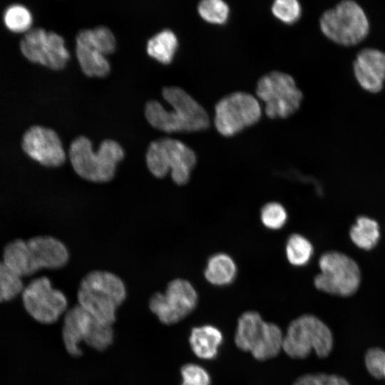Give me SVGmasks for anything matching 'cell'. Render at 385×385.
Instances as JSON below:
<instances>
[{"label":"cell","instance_id":"24","mask_svg":"<svg viewBox=\"0 0 385 385\" xmlns=\"http://www.w3.org/2000/svg\"><path fill=\"white\" fill-rule=\"evenodd\" d=\"M313 250L310 241L300 234L291 235L285 245L287 261L294 267L306 265L312 258Z\"/></svg>","mask_w":385,"mask_h":385},{"label":"cell","instance_id":"18","mask_svg":"<svg viewBox=\"0 0 385 385\" xmlns=\"http://www.w3.org/2000/svg\"><path fill=\"white\" fill-rule=\"evenodd\" d=\"M237 273V267L235 260L224 252H217L210 256L204 270L206 280L216 286L231 284L235 280Z\"/></svg>","mask_w":385,"mask_h":385},{"label":"cell","instance_id":"19","mask_svg":"<svg viewBox=\"0 0 385 385\" xmlns=\"http://www.w3.org/2000/svg\"><path fill=\"white\" fill-rule=\"evenodd\" d=\"M222 340V335L218 329L211 325H205L192 329L189 342L197 356L210 359L217 355Z\"/></svg>","mask_w":385,"mask_h":385},{"label":"cell","instance_id":"7","mask_svg":"<svg viewBox=\"0 0 385 385\" xmlns=\"http://www.w3.org/2000/svg\"><path fill=\"white\" fill-rule=\"evenodd\" d=\"M333 347L330 329L314 315L304 314L294 319L284 336L282 349L292 358L303 359L312 351L327 357Z\"/></svg>","mask_w":385,"mask_h":385},{"label":"cell","instance_id":"15","mask_svg":"<svg viewBox=\"0 0 385 385\" xmlns=\"http://www.w3.org/2000/svg\"><path fill=\"white\" fill-rule=\"evenodd\" d=\"M20 49L30 61L55 70L63 68L70 58L63 38L42 28L26 31L20 41Z\"/></svg>","mask_w":385,"mask_h":385},{"label":"cell","instance_id":"3","mask_svg":"<svg viewBox=\"0 0 385 385\" xmlns=\"http://www.w3.org/2000/svg\"><path fill=\"white\" fill-rule=\"evenodd\" d=\"M127 296L122 279L107 270H94L81 279L78 291V304L98 321L113 325L116 310Z\"/></svg>","mask_w":385,"mask_h":385},{"label":"cell","instance_id":"5","mask_svg":"<svg viewBox=\"0 0 385 385\" xmlns=\"http://www.w3.org/2000/svg\"><path fill=\"white\" fill-rule=\"evenodd\" d=\"M145 163L155 178L162 179L170 173L173 182L182 186L188 183L197 157L192 149L182 141L161 138L149 144Z\"/></svg>","mask_w":385,"mask_h":385},{"label":"cell","instance_id":"8","mask_svg":"<svg viewBox=\"0 0 385 385\" xmlns=\"http://www.w3.org/2000/svg\"><path fill=\"white\" fill-rule=\"evenodd\" d=\"M283 339L279 327L265 322L256 312H246L238 319L235 344L257 360L276 356L282 349Z\"/></svg>","mask_w":385,"mask_h":385},{"label":"cell","instance_id":"27","mask_svg":"<svg viewBox=\"0 0 385 385\" xmlns=\"http://www.w3.org/2000/svg\"><path fill=\"white\" fill-rule=\"evenodd\" d=\"M230 11L228 4L222 0H203L197 5L200 16L212 24H225L229 19Z\"/></svg>","mask_w":385,"mask_h":385},{"label":"cell","instance_id":"31","mask_svg":"<svg viewBox=\"0 0 385 385\" xmlns=\"http://www.w3.org/2000/svg\"><path fill=\"white\" fill-rule=\"evenodd\" d=\"M183 378L181 385H210L208 373L200 366L195 364H185L180 370Z\"/></svg>","mask_w":385,"mask_h":385},{"label":"cell","instance_id":"9","mask_svg":"<svg viewBox=\"0 0 385 385\" xmlns=\"http://www.w3.org/2000/svg\"><path fill=\"white\" fill-rule=\"evenodd\" d=\"M319 26L324 36L343 46L360 43L369 29L364 10L354 1H343L324 12Z\"/></svg>","mask_w":385,"mask_h":385},{"label":"cell","instance_id":"17","mask_svg":"<svg viewBox=\"0 0 385 385\" xmlns=\"http://www.w3.org/2000/svg\"><path fill=\"white\" fill-rule=\"evenodd\" d=\"M359 84L371 93L379 92L385 81V53L372 48L361 50L353 63Z\"/></svg>","mask_w":385,"mask_h":385},{"label":"cell","instance_id":"14","mask_svg":"<svg viewBox=\"0 0 385 385\" xmlns=\"http://www.w3.org/2000/svg\"><path fill=\"white\" fill-rule=\"evenodd\" d=\"M197 294L185 279L171 280L163 293L155 292L148 302L150 311L166 325L175 324L187 317L196 307Z\"/></svg>","mask_w":385,"mask_h":385},{"label":"cell","instance_id":"4","mask_svg":"<svg viewBox=\"0 0 385 385\" xmlns=\"http://www.w3.org/2000/svg\"><path fill=\"white\" fill-rule=\"evenodd\" d=\"M125 151L115 140H103L96 151L86 136L76 138L70 144L68 158L74 172L81 178L95 183L111 181L118 164L123 160Z\"/></svg>","mask_w":385,"mask_h":385},{"label":"cell","instance_id":"28","mask_svg":"<svg viewBox=\"0 0 385 385\" xmlns=\"http://www.w3.org/2000/svg\"><path fill=\"white\" fill-rule=\"evenodd\" d=\"M260 216L262 225L271 230L282 228L288 220L286 208L278 202H270L263 205Z\"/></svg>","mask_w":385,"mask_h":385},{"label":"cell","instance_id":"6","mask_svg":"<svg viewBox=\"0 0 385 385\" xmlns=\"http://www.w3.org/2000/svg\"><path fill=\"white\" fill-rule=\"evenodd\" d=\"M62 338L68 353L78 357L82 354L81 342L98 351L106 349L113 342V329L76 304L64 314Z\"/></svg>","mask_w":385,"mask_h":385},{"label":"cell","instance_id":"10","mask_svg":"<svg viewBox=\"0 0 385 385\" xmlns=\"http://www.w3.org/2000/svg\"><path fill=\"white\" fill-rule=\"evenodd\" d=\"M258 98L264 102L270 118H286L300 107L303 95L289 74L273 71L262 76L256 87Z\"/></svg>","mask_w":385,"mask_h":385},{"label":"cell","instance_id":"32","mask_svg":"<svg viewBox=\"0 0 385 385\" xmlns=\"http://www.w3.org/2000/svg\"><path fill=\"white\" fill-rule=\"evenodd\" d=\"M293 385H349V384L342 376L320 373L300 376Z\"/></svg>","mask_w":385,"mask_h":385},{"label":"cell","instance_id":"12","mask_svg":"<svg viewBox=\"0 0 385 385\" xmlns=\"http://www.w3.org/2000/svg\"><path fill=\"white\" fill-rule=\"evenodd\" d=\"M21 297L27 314L42 324L55 323L67 311L66 295L54 288L46 276L35 278L24 286Z\"/></svg>","mask_w":385,"mask_h":385},{"label":"cell","instance_id":"21","mask_svg":"<svg viewBox=\"0 0 385 385\" xmlns=\"http://www.w3.org/2000/svg\"><path fill=\"white\" fill-rule=\"evenodd\" d=\"M178 47L175 34L165 29L153 36L147 42V53L151 57L165 64L170 63Z\"/></svg>","mask_w":385,"mask_h":385},{"label":"cell","instance_id":"2","mask_svg":"<svg viewBox=\"0 0 385 385\" xmlns=\"http://www.w3.org/2000/svg\"><path fill=\"white\" fill-rule=\"evenodd\" d=\"M70 259L66 245L50 235H38L25 241L14 240L6 245L3 262L20 277L43 270H58Z\"/></svg>","mask_w":385,"mask_h":385},{"label":"cell","instance_id":"1","mask_svg":"<svg viewBox=\"0 0 385 385\" xmlns=\"http://www.w3.org/2000/svg\"><path fill=\"white\" fill-rule=\"evenodd\" d=\"M162 95L172 110H166L157 101L147 102L145 115L153 127L173 133L200 131L210 126V118L205 109L184 89L166 86Z\"/></svg>","mask_w":385,"mask_h":385},{"label":"cell","instance_id":"11","mask_svg":"<svg viewBox=\"0 0 385 385\" xmlns=\"http://www.w3.org/2000/svg\"><path fill=\"white\" fill-rule=\"evenodd\" d=\"M262 109L252 94L236 91L218 101L215 106L214 123L217 132L232 137L259 121Z\"/></svg>","mask_w":385,"mask_h":385},{"label":"cell","instance_id":"20","mask_svg":"<svg viewBox=\"0 0 385 385\" xmlns=\"http://www.w3.org/2000/svg\"><path fill=\"white\" fill-rule=\"evenodd\" d=\"M76 53L82 71L87 76L102 77L109 73L110 63L97 48L76 43Z\"/></svg>","mask_w":385,"mask_h":385},{"label":"cell","instance_id":"26","mask_svg":"<svg viewBox=\"0 0 385 385\" xmlns=\"http://www.w3.org/2000/svg\"><path fill=\"white\" fill-rule=\"evenodd\" d=\"M24 287L22 278L0 261V303L14 299L21 295Z\"/></svg>","mask_w":385,"mask_h":385},{"label":"cell","instance_id":"23","mask_svg":"<svg viewBox=\"0 0 385 385\" xmlns=\"http://www.w3.org/2000/svg\"><path fill=\"white\" fill-rule=\"evenodd\" d=\"M379 225L376 221L366 217H360L350 231L353 242L364 250L373 248L379 238Z\"/></svg>","mask_w":385,"mask_h":385},{"label":"cell","instance_id":"22","mask_svg":"<svg viewBox=\"0 0 385 385\" xmlns=\"http://www.w3.org/2000/svg\"><path fill=\"white\" fill-rule=\"evenodd\" d=\"M76 42L93 46L104 55L113 53L116 46L113 33L105 26L81 30L76 35Z\"/></svg>","mask_w":385,"mask_h":385},{"label":"cell","instance_id":"25","mask_svg":"<svg viewBox=\"0 0 385 385\" xmlns=\"http://www.w3.org/2000/svg\"><path fill=\"white\" fill-rule=\"evenodd\" d=\"M3 21L6 28L11 31L26 32L31 29L33 16L26 6L21 4H12L4 10Z\"/></svg>","mask_w":385,"mask_h":385},{"label":"cell","instance_id":"29","mask_svg":"<svg viewBox=\"0 0 385 385\" xmlns=\"http://www.w3.org/2000/svg\"><path fill=\"white\" fill-rule=\"evenodd\" d=\"M271 11L275 18L286 24H294L302 14L301 5L296 0H276Z\"/></svg>","mask_w":385,"mask_h":385},{"label":"cell","instance_id":"16","mask_svg":"<svg viewBox=\"0 0 385 385\" xmlns=\"http://www.w3.org/2000/svg\"><path fill=\"white\" fill-rule=\"evenodd\" d=\"M21 146L31 159L48 168L60 167L66 160L58 135L49 128L31 126L23 135Z\"/></svg>","mask_w":385,"mask_h":385},{"label":"cell","instance_id":"30","mask_svg":"<svg viewBox=\"0 0 385 385\" xmlns=\"http://www.w3.org/2000/svg\"><path fill=\"white\" fill-rule=\"evenodd\" d=\"M369 373L376 379H385V351L379 348L369 349L365 355Z\"/></svg>","mask_w":385,"mask_h":385},{"label":"cell","instance_id":"13","mask_svg":"<svg viewBox=\"0 0 385 385\" xmlns=\"http://www.w3.org/2000/svg\"><path fill=\"white\" fill-rule=\"evenodd\" d=\"M321 272L314 280L317 289L330 294L347 297L353 294L360 283L356 263L344 254L329 252L319 261Z\"/></svg>","mask_w":385,"mask_h":385}]
</instances>
